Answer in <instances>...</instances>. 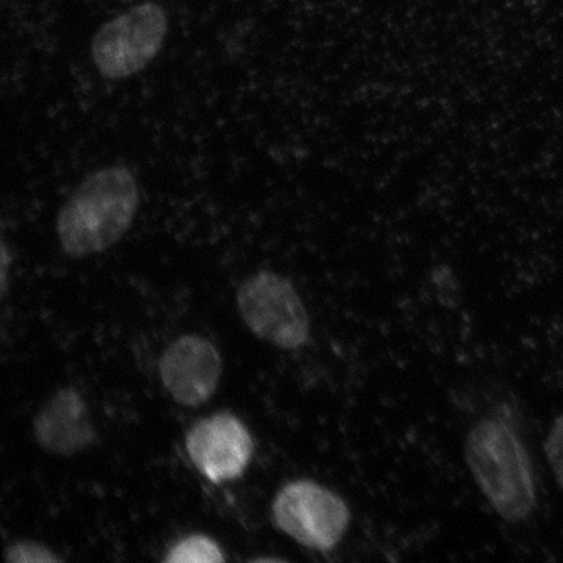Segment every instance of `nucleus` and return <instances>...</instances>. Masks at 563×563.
Instances as JSON below:
<instances>
[{
	"label": "nucleus",
	"instance_id": "obj_1",
	"mask_svg": "<svg viewBox=\"0 0 563 563\" xmlns=\"http://www.w3.org/2000/svg\"><path fill=\"white\" fill-rule=\"evenodd\" d=\"M137 208L139 186L129 167L109 166L90 174L56 217L63 251L81 258L111 249L130 230Z\"/></svg>",
	"mask_w": 563,
	"mask_h": 563
},
{
	"label": "nucleus",
	"instance_id": "obj_2",
	"mask_svg": "<svg viewBox=\"0 0 563 563\" xmlns=\"http://www.w3.org/2000/svg\"><path fill=\"white\" fill-rule=\"evenodd\" d=\"M466 460L478 488L508 522L526 519L537 506L530 456L505 422L484 419L471 429Z\"/></svg>",
	"mask_w": 563,
	"mask_h": 563
},
{
	"label": "nucleus",
	"instance_id": "obj_3",
	"mask_svg": "<svg viewBox=\"0 0 563 563\" xmlns=\"http://www.w3.org/2000/svg\"><path fill=\"white\" fill-rule=\"evenodd\" d=\"M168 32L164 7L152 0L104 23L91 40V58L104 79L124 80L156 58Z\"/></svg>",
	"mask_w": 563,
	"mask_h": 563
},
{
	"label": "nucleus",
	"instance_id": "obj_4",
	"mask_svg": "<svg viewBox=\"0 0 563 563\" xmlns=\"http://www.w3.org/2000/svg\"><path fill=\"white\" fill-rule=\"evenodd\" d=\"M239 313L251 332L282 350H298L311 335V321L292 282L262 271L239 287Z\"/></svg>",
	"mask_w": 563,
	"mask_h": 563
},
{
	"label": "nucleus",
	"instance_id": "obj_5",
	"mask_svg": "<svg viewBox=\"0 0 563 563\" xmlns=\"http://www.w3.org/2000/svg\"><path fill=\"white\" fill-rule=\"evenodd\" d=\"M272 514L282 532L320 552L340 543L351 518L340 496L311 481L286 484L274 498Z\"/></svg>",
	"mask_w": 563,
	"mask_h": 563
},
{
	"label": "nucleus",
	"instance_id": "obj_6",
	"mask_svg": "<svg viewBox=\"0 0 563 563\" xmlns=\"http://www.w3.org/2000/svg\"><path fill=\"white\" fill-rule=\"evenodd\" d=\"M186 445L195 467L216 484L241 477L255 449L249 429L230 412L197 421Z\"/></svg>",
	"mask_w": 563,
	"mask_h": 563
},
{
	"label": "nucleus",
	"instance_id": "obj_7",
	"mask_svg": "<svg viewBox=\"0 0 563 563\" xmlns=\"http://www.w3.org/2000/svg\"><path fill=\"white\" fill-rule=\"evenodd\" d=\"M222 357L214 344L199 335H183L167 347L159 373L168 393L186 407L207 404L222 376Z\"/></svg>",
	"mask_w": 563,
	"mask_h": 563
},
{
	"label": "nucleus",
	"instance_id": "obj_8",
	"mask_svg": "<svg viewBox=\"0 0 563 563\" xmlns=\"http://www.w3.org/2000/svg\"><path fill=\"white\" fill-rule=\"evenodd\" d=\"M33 431L45 452L60 456L81 453L96 440L86 399L73 387L47 400L34 419Z\"/></svg>",
	"mask_w": 563,
	"mask_h": 563
},
{
	"label": "nucleus",
	"instance_id": "obj_9",
	"mask_svg": "<svg viewBox=\"0 0 563 563\" xmlns=\"http://www.w3.org/2000/svg\"><path fill=\"white\" fill-rule=\"evenodd\" d=\"M222 549L213 539L206 534H191L176 543L168 551L165 562L168 563H222Z\"/></svg>",
	"mask_w": 563,
	"mask_h": 563
},
{
	"label": "nucleus",
	"instance_id": "obj_10",
	"mask_svg": "<svg viewBox=\"0 0 563 563\" xmlns=\"http://www.w3.org/2000/svg\"><path fill=\"white\" fill-rule=\"evenodd\" d=\"M5 561L10 563H56L62 560L51 549L35 541H19L7 548Z\"/></svg>",
	"mask_w": 563,
	"mask_h": 563
},
{
	"label": "nucleus",
	"instance_id": "obj_11",
	"mask_svg": "<svg viewBox=\"0 0 563 563\" xmlns=\"http://www.w3.org/2000/svg\"><path fill=\"white\" fill-rule=\"evenodd\" d=\"M545 455L555 481L563 490V413L554 420L545 441Z\"/></svg>",
	"mask_w": 563,
	"mask_h": 563
}]
</instances>
